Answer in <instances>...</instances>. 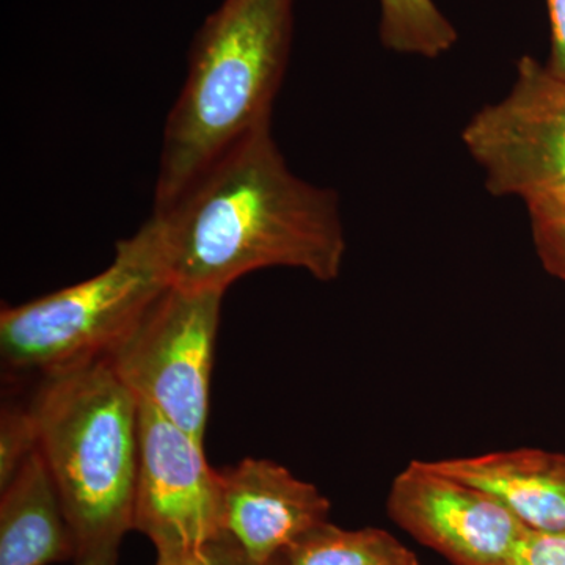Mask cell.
<instances>
[{
    "label": "cell",
    "instance_id": "cell-1",
    "mask_svg": "<svg viewBox=\"0 0 565 565\" xmlns=\"http://www.w3.org/2000/svg\"><path fill=\"white\" fill-rule=\"evenodd\" d=\"M152 215L161 223L172 286L188 291L225 292L269 267L333 281L348 252L337 192L289 169L273 126L223 152Z\"/></svg>",
    "mask_w": 565,
    "mask_h": 565
},
{
    "label": "cell",
    "instance_id": "cell-2",
    "mask_svg": "<svg viewBox=\"0 0 565 565\" xmlns=\"http://www.w3.org/2000/svg\"><path fill=\"white\" fill-rule=\"evenodd\" d=\"M296 0H223L193 39L188 77L163 128L154 211L245 137L273 126Z\"/></svg>",
    "mask_w": 565,
    "mask_h": 565
},
{
    "label": "cell",
    "instance_id": "cell-3",
    "mask_svg": "<svg viewBox=\"0 0 565 565\" xmlns=\"http://www.w3.org/2000/svg\"><path fill=\"white\" fill-rule=\"evenodd\" d=\"M43 377L29 404L73 537V565H117L134 530L139 399L106 359Z\"/></svg>",
    "mask_w": 565,
    "mask_h": 565
},
{
    "label": "cell",
    "instance_id": "cell-4",
    "mask_svg": "<svg viewBox=\"0 0 565 565\" xmlns=\"http://www.w3.org/2000/svg\"><path fill=\"white\" fill-rule=\"evenodd\" d=\"M172 288L161 223L151 214L115 245L95 277L0 311V353L13 371L50 375L106 359Z\"/></svg>",
    "mask_w": 565,
    "mask_h": 565
},
{
    "label": "cell",
    "instance_id": "cell-5",
    "mask_svg": "<svg viewBox=\"0 0 565 565\" xmlns=\"http://www.w3.org/2000/svg\"><path fill=\"white\" fill-rule=\"evenodd\" d=\"M223 294L172 286L106 356L137 399L202 445Z\"/></svg>",
    "mask_w": 565,
    "mask_h": 565
},
{
    "label": "cell",
    "instance_id": "cell-6",
    "mask_svg": "<svg viewBox=\"0 0 565 565\" xmlns=\"http://www.w3.org/2000/svg\"><path fill=\"white\" fill-rule=\"evenodd\" d=\"M460 139L490 195L525 204L565 195V81L523 55L511 90L476 111Z\"/></svg>",
    "mask_w": 565,
    "mask_h": 565
},
{
    "label": "cell",
    "instance_id": "cell-7",
    "mask_svg": "<svg viewBox=\"0 0 565 565\" xmlns=\"http://www.w3.org/2000/svg\"><path fill=\"white\" fill-rule=\"evenodd\" d=\"M134 531L150 539L156 563L195 555L226 534L221 473L207 463L204 446L143 401Z\"/></svg>",
    "mask_w": 565,
    "mask_h": 565
},
{
    "label": "cell",
    "instance_id": "cell-8",
    "mask_svg": "<svg viewBox=\"0 0 565 565\" xmlns=\"http://www.w3.org/2000/svg\"><path fill=\"white\" fill-rule=\"evenodd\" d=\"M386 511L405 533L455 565H504L526 531L500 501L441 473L430 460H412L393 479Z\"/></svg>",
    "mask_w": 565,
    "mask_h": 565
},
{
    "label": "cell",
    "instance_id": "cell-9",
    "mask_svg": "<svg viewBox=\"0 0 565 565\" xmlns=\"http://www.w3.org/2000/svg\"><path fill=\"white\" fill-rule=\"evenodd\" d=\"M218 473L226 534L258 563L329 522L330 501L321 490L273 460L245 459Z\"/></svg>",
    "mask_w": 565,
    "mask_h": 565
},
{
    "label": "cell",
    "instance_id": "cell-10",
    "mask_svg": "<svg viewBox=\"0 0 565 565\" xmlns=\"http://www.w3.org/2000/svg\"><path fill=\"white\" fill-rule=\"evenodd\" d=\"M430 463L441 473L489 493L526 530L565 531V455L519 448Z\"/></svg>",
    "mask_w": 565,
    "mask_h": 565
},
{
    "label": "cell",
    "instance_id": "cell-11",
    "mask_svg": "<svg viewBox=\"0 0 565 565\" xmlns=\"http://www.w3.org/2000/svg\"><path fill=\"white\" fill-rule=\"evenodd\" d=\"M0 490V565L73 563L68 522L40 449Z\"/></svg>",
    "mask_w": 565,
    "mask_h": 565
},
{
    "label": "cell",
    "instance_id": "cell-12",
    "mask_svg": "<svg viewBox=\"0 0 565 565\" xmlns=\"http://www.w3.org/2000/svg\"><path fill=\"white\" fill-rule=\"evenodd\" d=\"M282 565H407L416 557L388 531L344 530L326 522L281 555Z\"/></svg>",
    "mask_w": 565,
    "mask_h": 565
},
{
    "label": "cell",
    "instance_id": "cell-13",
    "mask_svg": "<svg viewBox=\"0 0 565 565\" xmlns=\"http://www.w3.org/2000/svg\"><path fill=\"white\" fill-rule=\"evenodd\" d=\"M379 35L385 50L434 58L455 47L459 33L434 0H379Z\"/></svg>",
    "mask_w": 565,
    "mask_h": 565
},
{
    "label": "cell",
    "instance_id": "cell-14",
    "mask_svg": "<svg viewBox=\"0 0 565 565\" xmlns=\"http://www.w3.org/2000/svg\"><path fill=\"white\" fill-rule=\"evenodd\" d=\"M531 236L542 266L565 281V195L526 204Z\"/></svg>",
    "mask_w": 565,
    "mask_h": 565
},
{
    "label": "cell",
    "instance_id": "cell-15",
    "mask_svg": "<svg viewBox=\"0 0 565 565\" xmlns=\"http://www.w3.org/2000/svg\"><path fill=\"white\" fill-rule=\"evenodd\" d=\"M39 449V427L31 404H6L0 415V489L9 484Z\"/></svg>",
    "mask_w": 565,
    "mask_h": 565
},
{
    "label": "cell",
    "instance_id": "cell-16",
    "mask_svg": "<svg viewBox=\"0 0 565 565\" xmlns=\"http://www.w3.org/2000/svg\"><path fill=\"white\" fill-rule=\"evenodd\" d=\"M504 565H565V531L537 533L526 530Z\"/></svg>",
    "mask_w": 565,
    "mask_h": 565
},
{
    "label": "cell",
    "instance_id": "cell-17",
    "mask_svg": "<svg viewBox=\"0 0 565 565\" xmlns=\"http://www.w3.org/2000/svg\"><path fill=\"white\" fill-rule=\"evenodd\" d=\"M281 555L269 563H258L237 545L232 535L225 534L212 544L204 546L195 555L174 561V563H156V565H282Z\"/></svg>",
    "mask_w": 565,
    "mask_h": 565
},
{
    "label": "cell",
    "instance_id": "cell-18",
    "mask_svg": "<svg viewBox=\"0 0 565 565\" xmlns=\"http://www.w3.org/2000/svg\"><path fill=\"white\" fill-rule=\"evenodd\" d=\"M550 24H552V47L546 68L565 81V0H546Z\"/></svg>",
    "mask_w": 565,
    "mask_h": 565
},
{
    "label": "cell",
    "instance_id": "cell-19",
    "mask_svg": "<svg viewBox=\"0 0 565 565\" xmlns=\"http://www.w3.org/2000/svg\"><path fill=\"white\" fill-rule=\"evenodd\" d=\"M407 565H422L419 564L418 559L412 561V563H408Z\"/></svg>",
    "mask_w": 565,
    "mask_h": 565
}]
</instances>
